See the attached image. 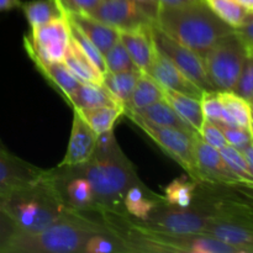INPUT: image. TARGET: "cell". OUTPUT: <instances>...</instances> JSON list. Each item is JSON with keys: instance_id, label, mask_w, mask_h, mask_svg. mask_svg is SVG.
I'll return each mask as SVG.
<instances>
[{"instance_id": "1", "label": "cell", "mask_w": 253, "mask_h": 253, "mask_svg": "<svg viewBox=\"0 0 253 253\" xmlns=\"http://www.w3.org/2000/svg\"><path fill=\"white\" fill-rule=\"evenodd\" d=\"M76 167L90 184L98 212L123 215L125 193L132 185L143 184L113 130L99 135L90 160Z\"/></svg>"}, {"instance_id": "3", "label": "cell", "mask_w": 253, "mask_h": 253, "mask_svg": "<svg viewBox=\"0 0 253 253\" xmlns=\"http://www.w3.org/2000/svg\"><path fill=\"white\" fill-rule=\"evenodd\" d=\"M0 208L24 234H37L71 212L62 202L47 170L31 184L2 197Z\"/></svg>"}, {"instance_id": "39", "label": "cell", "mask_w": 253, "mask_h": 253, "mask_svg": "<svg viewBox=\"0 0 253 253\" xmlns=\"http://www.w3.org/2000/svg\"><path fill=\"white\" fill-rule=\"evenodd\" d=\"M198 135L200 136V138H202L204 142L212 146V147L217 148V150H220V148H222L224 146L227 145L226 140H225L224 137V133L220 130L219 126L210 123V121L208 120L204 121V124L202 125V128H200Z\"/></svg>"}, {"instance_id": "37", "label": "cell", "mask_w": 253, "mask_h": 253, "mask_svg": "<svg viewBox=\"0 0 253 253\" xmlns=\"http://www.w3.org/2000/svg\"><path fill=\"white\" fill-rule=\"evenodd\" d=\"M220 130L224 133V137L226 140L227 145L232 147L241 150L250 142H252V132L246 130V128L237 127V126H229V125H217Z\"/></svg>"}, {"instance_id": "26", "label": "cell", "mask_w": 253, "mask_h": 253, "mask_svg": "<svg viewBox=\"0 0 253 253\" xmlns=\"http://www.w3.org/2000/svg\"><path fill=\"white\" fill-rule=\"evenodd\" d=\"M162 99H165L162 86L156 83L147 73L142 72L124 108L127 110H138Z\"/></svg>"}, {"instance_id": "10", "label": "cell", "mask_w": 253, "mask_h": 253, "mask_svg": "<svg viewBox=\"0 0 253 253\" xmlns=\"http://www.w3.org/2000/svg\"><path fill=\"white\" fill-rule=\"evenodd\" d=\"M63 204L71 211H96L94 194L88 180L78 172L76 166H57L47 170Z\"/></svg>"}, {"instance_id": "21", "label": "cell", "mask_w": 253, "mask_h": 253, "mask_svg": "<svg viewBox=\"0 0 253 253\" xmlns=\"http://www.w3.org/2000/svg\"><path fill=\"white\" fill-rule=\"evenodd\" d=\"M163 202V197L150 192L145 184L132 185L127 189L124 197L125 212L132 215L140 221H145L153 209Z\"/></svg>"}, {"instance_id": "40", "label": "cell", "mask_w": 253, "mask_h": 253, "mask_svg": "<svg viewBox=\"0 0 253 253\" xmlns=\"http://www.w3.org/2000/svg\"><path fill=\"white\" fill-rule=\"evenodd\" d=\"M64 12L72 14H89L95 9L101 0H57Z\"/></svg>"}, {"instance_id": "5", "label": "cell", "mask_w": 253, "mask_h": 253, "mask_svg": "<svg viewBox=\"0 0 253 253\" xmlns=\"http://www.w3.org/2000/svg\"><path fill=\"white\" fill-rule=\"evenodd\" d=\"M252 57L235 31L220 39L203 57L205 73L215 91H231L246 63Z\"/></svg>"}, {"instance_id": "12", "label": "cell", "mask_w": 253, "mask_h": 253, "mask_svg": "<svg viewBox=\"0 0 253 253\" xmlns=\"http://www.w3.org/2000/svg\"><path fill=\"white\" fill-rule=\"evenodd\" d=\"M86 15L119 31H130L155 22L131 0H101L100 4Z\"/></svg>"}, {"instance_id": "22", "label": "cell", "mask_w": 253, "mask_h": 253, "mask_svg": "<svg viewBox=\"0 0 253 253\" xmlns=\"http://www.w3.org/2000/svg\"><path fill=\"white\" fill-rule=\"evenodd\" d=\"M67 103L73 109H90L105 105H123L103 84L81 83Z\"/></svg>"}, {"instance_id": "7", "label": "cell", "mask_w": 253, "mask_h": 253, "mask_svg": "<svg viewBox=\"0 0 253 253\" xmlns=\"http://www.w3.org/2000/svg\"><path fill=\"white\" fill-rule=\"evenodd\" d=\"M211 215L198 205L177 208L161 203L151 211L141 226L152 231L170 235L204 234Z\"/></svg>"}, {"instance_id": "41", "label": "cell", "mask_w": 253, "mask_h": 253, "mask_svg": "<svg viewBox=\"0 0 253 253\" xmlns=\"http://www.w3.org/2000/svg\"><path fill=\"white\" fill-rule=\"evenodd\" d=\"M253 12L246 17L244 22L240 25L239 27L234 29L235 34L239 36V39L241 40L242 43L245 44V47L247 48L249 53L252 56V48H253Z\"/></svg>"}, {"instance_id": "16", "label": "cell", "mask_w": 253, "mask_h": 253, "mask_svg": "<svg viewBox=\"0 0 253 253\" xmlns=\"http://www.w3.org/2000/svg\"><path fill=\"white\" fill-rule=\"evenodd\" d=\"M96 141H98V135L74 110L68 148L59 166L73 167V166H81L88 162L95 150Z\"/></svg>"}, {"instance_id": "24", "label": "cell", "mask_w": 253, "mask_h": 253, "mask_svg": "<svg viewBox=\"0 0 253 253\" xmlns=\"http://www.w3.org/2000/svg\"><path fill=\"white\" fill-rule=\"evenodd\" d=\"M141 116L143 120L153 124L157 126H167V127L179 128V130L187 131L190 133H197L189 125L184 123L182 119L178 116L174 109L168 104L166 99L158 100L146 108L138 109V110H132Z\"/></svg>"}, {"instance_id": "14", "label": "cell", "mask_w": 253, "mask_h": 253, "mask_svg": "<svg viewBox=\"0 0 253 253\" xmlns=\"http://www.w3.org/2000/svg\"><path fill=\"white\" fill-rule=\"evenodd\" d=\"M43 173L44 169L12 155L0 143V199L19 188L31 184Z\"/></svg>"}, {"instance_id": "28", "label": "cell", "mask_w": 253, "mask_h": 253, "mask_svg": "<svg viewBox=\"0 0 253 253\" xmlns=\"http://www.w3.org/2000/svg\"><path fill=\"white\" fill-rule=\"evenodd\" d=\"M20 7L24 11L31 29L47 24L64 15L61 5L54 0H31L21 4Z\"/></svg>"}, {"instance_id": "18", "label": "cell", "mask_w": 253, "mask_h": 253, "mask_svg": "<svg viewBox=\"0 0 253 253\" xmlns=\"http://www.w3.org/2000/svg\"><path fill=\"white\" fill-rule=\"evenodd\" d=\"M64 15L93 42L94 46L101 52V54L105 53L115 42L119 41V36H120L119 30L108 26L89 15L72 14V12H64Z\"/></svg>"}, {"instance_id": "15", "label": "cell", "mask_w": 253, "mask_h": 253, "mask_svg": "<svg viewBox=\"0 0 253 253\" xmlns=\"http://www.w3.org/2000/svg\"><path fill=\"white\" fill-rule=\"evenodd\" d=\"M143 73H147L163 89H169L197 99H202L204 94L199 86L192 83L167 57L160 53L157 49L147 71Z\"/></svg>"}, {"instance_id": "31", "label": "cell", "mask_w": 253, "mask_h": 253, "mask_svg": "<svg viewBox=\"0 0 253 253\" xmlns=\"http://www.w3.org/2000/svg\"><path fill=\"white\" fill-rule=\"evenodd\" d=\"M208 6L232 29L239 27L253 10L246 9L235 0H204Z\"/></svg>"}, {"instance_id": "25", "label": "cell", "mask_w": 253, "mask_h": 253, "mask_svg": "<svg viewBox=\"0 0 253 253\" xmlns=\"http://www.w3.org/2000/svg\"><path fill=\"white\" fill-rule=\"evenodd\" d=\"M96 135H101L114 128L116 120L124 115V105H105L90 109H74Z\"/></svg>"}, {"instance_id": "43", "label": "cell", "mask_w": 253, "mask_h": 253, "mask_svg": "<svg viewBox=\"0 0 253 253\" xmlns=\"http://www.w3.org/2000/svg\"><path fill=\"white\" fill-rule=\"evenodd\" d=\"M241 152L242 157L246 161L247 166L250 167V169L253 170V145L252 142H250L249 145H246L245 147H242L241 150H239Z\"/></svg>"}, {"instance_id": "33", "label": "cell", "mask_w": 253, "mask_h": 253, "mask_svg": "<svg viewBox=\"0 0 253 253\" xmlns=\"http://www.w3.org/2000/svg\"><path fill=\"white\" fill-rule=\"evenodd\" d=\"M104 62L106 66V72L119 73V72H127L138 69L133 63L132 58L128 52L121 43L120 40L113 44L105 53L103 54Z\"/></svg>"}, {"instance_id": "2", "label": "cell", "mask_w": 253, "mask_h": 253, "mask_svg": "<svg viewBox=\"0 0 253 253\" xmlns=\"http://www.w3.org/2000/svg\"><path fill=\"white\" fill-rule=\"evenodd\" d=\"M155 22L170 39L194 51L202 58L220 39L234 30L204 0L180 6H161Z\"/></svg>"}, {"instance_id": "4", "label": "cell", "mask_w": 253, "mask_h": 253, "mask_svg": "<svg viewBox=\"0 0 253 253\" xmlns=\"http://www.w3.org/2000/svg\"><path fill=\"white\" fill-rule=\"evenodd\" d=\"M86 216V212L71 211L37 234L17 232L6 253H82L86 240L108 229Z\"/></svg>"}, {"instance_id": "13", "label": "cell", "mask_w": 253, "mask_h": 253, "mask_svg": "<svg viewBox=\"0 0 253 253\" xmlns=\"http://www.w3.org/2000/svg\"><path fill=\"white\" fill-rule=\"evenodd\" d=\"M231 246L253 252L252 215L211 216L204 234Z\"/></svg>"}, {"instance_id": "42", "label": "cell", "mask_w": 253, "mask_h": 253, "mask_svg": "<svg viewBox=\"0 0 253 253\" xmlns=\"http://www.w3.org/2000/svg\"><path fill=\"white\" fill-rule=\"evenodd\" d=\"M131 1L135 2L138 7H141V9L147 14V16L150 17V19L156 21L158 10H160L161 7V4L158 0H131Z\"/></svg>"}, {"instance_id": "23", "label": "cell", "mask_w": 253, "mask_h": 253, "mask_svg": "<svg viewBox=\"0 0 253 253\" xmlns=\"http://www.w3.org/2000/svg\"><path fill=\"white\" fill-rule=\"evenodd\" d=\"M63 63L68 68V71L73 74V77H76L81 83L101 84L103 74L94 67L90 59L83 53V51L79 48V46L72 37L71 42H69V48L64 56Z\"/></svg>"}, {"instance_id": "30", "label": "cell", "mask_w": 253, "mask_h": 253, "mask_svg": "<svg viewBox=\"0 0 253 253\" xmlns=\"http://www.w3.org/2000/svg\"><path fill=\"white\" fill-rule=\"evenodd\" d=\"M197 182L189 180L187 177L174 179L165 190L163 202L170 207L189 208L195 197Z\"/></svg>"}, {"instance_id": "9", "label": "cell", "mask_w": 253, "mask_h": 253, "mask_svg": "<svg viewBox=\"0 0 253 253\" xmlns=\"http://www.w3.org/2000/svg\"><path fill=\"white\" fill-rule=\"evenodd\" d=\"M151 36L156 49L167 57L192 83L199 86L203 91H215L208 79L203 58L194 51L170 39L153 22L151 25Z\"/></svg>"}, {"instance_id": "34", "label": "cell", "mask_w": 253, "mask_h": 253, "mask_svg": "<svg viewBox=\"0 0 253 253\" xmlns=\"http://www.w3.org/2000/svg\"><path fill=\"white\" fill-rule=\"evenodd\" d=\"M219 151L221 157L224 158L225 163L227 165V167L231 169V172H234L242 182L246 183L250 187H252L253 170L250 169L246 161L242 157L241 152H240L237 148L232 147V146L230 145L224 146V147L220 148Z\"/></svg>"}, {"instance_id": "11", "label": "cell", "mask_w": 253, "mask_h": 253, "mask_svg": "<svg viewBox=\"0 0 253 253\" xmlns=\"http://www.w3.org/2000/svg\"><path fill=\"white\" fill-rule=\"evenodd\" d=\"M194 156L198 170L197 183L205 182L224 187L252 188L231 172L220 155V151L204 142L198 133L194 136Z\"/></svg>"}, {"instance_id": "29", "label": "cell", "mask_w": 253, "mask_h": 253, "mask_svg": "<svg viewBox=\"0 0 253 253\" xmlns=\"http://www.w3.org/2000/svg\"><path fill=\"white\" fill-rule=\"evenodd\" d=\"M219 96L231 119L232 125L252 132V104L232 91H219Z\"/></svg>"}, {"instance_id": "17", "label": "cell", "mask_w": 253, "mask_h": 253, "mask_svg": "<svg viewBox=\"0 0 253 253\" xmlns=\"http://www.w3.org/2000/svg\"><path fill=\"white\" fill-rule=\"evenodd\" d=\"M151 25L130 31H120L119 36L120 42L141 72L147 71L156 53V47L151 36Z\"/></svg>"}, {"instance_id": "36", "label": "cell", "mask_w": 253, "mask_h": 253, "mask_svg": "<svg viewBox=\"0 0 253 253\" xmlns=\"http://www.w3.org/2000/svg\"><path fill=\"white\" fill-rule=\"evenodd\" d=\"M232 93L239 95L240 98L252 104L253 99V61L252 57H249L232 88Z\"/></svg>"}, {"instance_id": "19", "label": "cell", "mask_w": 253, "mask_h": 253, "mask_svg": "<svg viewBox=\"0 0 253 253\" xmlns=\"http://www.w3.org/2000/svg\"><path fill=\"white\" fill-rule=\"evenodd\" d=\"M29 57L32 59L36 68L41 72L42 76L48 81V83L63 96L64 100L68 101L72 94L81 85V82L73 77L63 62H47L37 58L36 56Z\"/></svg>"}, {"instance_id": "20", "label": "cell", "mask_w": 253, "mask_h": 253, "mask_svg": "<svg viewBox=\"0 0 253 253\" xmlns=\"http://www.w3.org/2000/svg\"><path fill=\"white\" fill-rule=\"evenodd\" d=\"M163 94H165V99L174 109L178 116L195 132L199 133L202 125L205 121L200 99L169 90V89H163Z\"/></svg>"}, {"instance_id": "8", "label": "cell", "mask_w": 253, "mask_h": 253, "mask_svg": "<svg viewBox=\"0 0 253 253\" xmlns=\"http://www.w3.org/2000/svg\"><path fill=\"white\" fill-rule=\"evenodd\" d=\"M69 42L71 34L66 15L31 29V32L24 37L27 54L47 62H63Z\"/></svg>"}, {"instance_id": "32", "label": "cell", "mask_w": 253, "mask_h": 253, "mask_svg": "<svg viewBox=\"0 0 253 253\" xmlns=\"http://www.w3.org/2000/svg\"><path fill=\"white\" fill-rule=\"evenodd\" d=\"M200 103H202L205 120L210 121L215 125L234 126L229 114L225 110L221 99H220L219 91H204L202 99H200Z\"/></svg>"}, {"instance_id": "46", "label": "cell", "mask_w": 253, "mask_h": 253, "mask_svg": "<svg viewBox=\"0 0 253 253\" xmlns=\"http://www.w3.org/2000/svg\"><path fill=\"white\" fill-rule=\"evenodd\" d=\"M235 1L241 4L242 6H245L246 9L253 10V0H235Z\"/></svg>"}, {"instance_id": "38", "label": "cell", "mask_w": 253, "mask_h": 253, "mask_svg": "<svg viewBox=\"0 0 253 253\" xmlns=\"http://www.w3.org/2000/svg\"><path fill=\"white\" fill-rule=\"evenodd\" d=\"M17 232L19 229L11 217L0 208V253H6L10 242Z\"/></svg>"}, {"instance_id": "47", "label": "cell", "mask_w": 253, "mask_h": 253, "mask_svg": "<svg viewBox=\"0 0 253 253\" xmlns=\"http://www.w3.org/2000/svg\"><path fill=\"white\" fill-rule=\"evenodd\" d=\"M54 1H57V0H54Z\"/></svg>"}, {"instance_id": "6", "label": "cell", "mask_w": 253, "mask_h": 253, "mask_svg": "<svg viewBox=\"0 0 253 253\" xmlns=\"http://www.w3.org/2000/svg\"><path fill=\"white\" fill-rule=\"evenodd\" d=\"M124 115L127 116L148 137L152 138L168 156H170L178 165L187 170L193 180L197 182L198 170L194 156L195 133L187 132L179 128L153 125L143 120L135 111L127 109L124 110Z\"/></svg>"}, {"instance_id": "44", "label": "cell", "mask_w": 253, "mask_h": 253, "mask_svg": "<svg viewBox=\"0 0 253 253\" xmlns=\"http://www.w3.org/2000/svg\"><path fill=\"white\" fill-rule=\"evenodd\" d=\"M22 2L20 0H0V11H7V10L16 9L21 6Z\"/></svg>"}, {"instance_id": "27", "label": "cell", "mask_w": 253, "mask_h": 253, "mask_svg": "<svg viewBox=\"0 0 253 253\" xmlns=\"http://www.w3.org/2000/svg\"><path fill=\"white\" fill-rule=\"evenodd\" d=\"M142 72L140 69L127 72H119V73H111L105 72L103 74L101 84L109 90V93L116 99L120 104L125 105L127 99L130 98L138 78Z\"/></svg>"}, {"instance_id": "45", "label": "cell", "mask_w": 253, "mask_h": 253, "mask_svg": "<svg viewBox=\"0 0 253 253\" xmlns=\"http://www.w3.org/2000/svg\"><path fill=\"white\" fill-rule=\"evenodd\" d=\"M158 1H160L161 6H180V5L199 1V0H158Z\"/></svg>"}, {"instance_id": "35", "label": "cell", "mask_w": 253, "mask_h": 253, "mask_svg": "<svg viewBox=\"0 0 253 253\" xmlns=\"http://www.w3.org/2000/svg\"><path fill=\"white\" fill-rule=\"evenodd\" d=\"M68 20V19H67ZM68 24H69V34H71L72 39L76 41V43L78 44L79 48L83 51V53L90 59L91 63L94 64L96 69L100 72L101 74H104L106 72V66H105V62H104V57L101 54V52L94 46L93 42L78 29L74 24H72L71 21L68 20Z\"/></svg>"}]
</instances>
